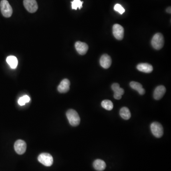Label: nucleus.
Instances as JSON below:
<instances>
[{"label": "nucleus", "instance_id": "obj_11", "mask_svg": "<svg viewBox=\"0 0 171 171\" xmlns=\"http://www.w3.org/2000/svg\"><path fill=\"white\" fill-rule=\"evenodd\" d=\"M70 81L67 79H64L61 81V83L58 87V90L59 92L61 93H67L70 88Z\"/></svg>", "mask_w": 171, "mask_h": 171}, {"label": "nucleus", "instance_id": "obj_21", "mask_svg": "<svg viewBox=\"0 0 171 171\" xmlns=\"http://www.w3.org/2000/svg\"><path fill=\"white\" fill-rule=\"evenodd\" d=\"M30 100V98L27 95H25L22 97H20L18 100V104L20 106H23L26 103H28Z\"/></svg>", "mask_w": 171, "mask_h": 171}, {"label": "nucleus", "instance_id": "obj_1", "mask_svg": "<svg viewBox=\"0 0 171 171\" xmlns=\"http://www.w3.org/2000/svg\"><path fill=\"white\" fill-rule=\"evenodd\" d=\"M66 116L71 126L76 127L80 124L81 118L78 113L74 109H69L66 113Z\"/></svg>", "mask_w": 171, "mask_h": 171}, {"label": "nucleus", "instance_id": "obj_12", "mask_svg": "<svg viewBox=\"0 0 171 171\" xmlns=\"http://www.w3.org/2000/svg\"><path fill=\"white\" fill-rule=\"evenodd\" d=\"M166 92V88L165 86L161 85L156 87L153 92V98L156 100L161 99Z\"/></svg>", "mask_w": 171, "mask_h": 171}, {"label": "nucleus", "instance_id": "obj_9", "mask_svg": "<svg viewBox=\"0 0 171 171\" xmlns=\"http://www.w3.org/2000/svg\"><path fill=\"white\" fill-rule=\"evenodd\" d=\"M75 47L77 52L81 55L86 54L88 51V46L87 44L80 41H77L75 43Z\"/></svg>", "mask_w": 171, "mask_h": 171}, {"label": "nucleus", "instance_id": "obj_16", "mask_svg": "<svg viewBox=\"0 0 171 171\" xmlns=\"http://www.w3.org/2000/svg\"><path fill=\"white\" fill-rule=\"evenodd\" d=\"M130 86L133 90H136L141 95H143L146 92L145 90L143 88L142 85L137 82L132 81L130 83Z\"/></svg>", "mask_w": 171, "mask_h": 171}, {"label": "nucleus", "instance_id": "obj_8", "mask_svg": "<svg viewBox=\"0 0 171 171\" xmlns=\"http://www.w3.org/2000/svg\"><path fill=\"white\" fill-rule=\"evenodd\" d=\"M14 147L17 153L19 155H22L25 152L26 150V143L23 140H17L15 143Z\"/></svg>", "mask_w": 171, "mask_h": 171}, {"label": "nucleus", "instance_id": "obj_17", "mask_svg": "<svg viewBox=\"0 0 171 171\" xmlns=\"http://www.w3.org/2000/svg\"><path fill=\"white\" fill-rule=\"evenodd\" d=\"M121 117L125 120H128L131 117V113L127 107H123L121 108L119 112Z\"/></svg>", "mask_w": 171, "mask_h": 171}, {"label": "nucleus", "instance_id": "obj_2", "mask_svg": "<svg viewBox=\"0 0 171 171\" xmlns=\"http://www.w3.org/2000/svg\"><path fill=\"white\" fill-rule=\"evenodd\" d=\"M153 47L156 50L161 49L164 45V38L161 33H156L153 37L151 41Z\"/></svg>", "mask_w": 171, "mask_h": 171}, {"label": "nucleus", "instance_id": "obj_3", "mask_svg": "<svg viewBox=\"0 0 171 171\" xmlns=\"http://www.w3.org/2000/svg\"><path fill=\"white\" fill-rule=\"evenodd\" d=\"M0 7L2 13L6 18H9L12 14V9L7 0H2L0 3Z\"/></svg>", "mask_w": 171, "mask_h": 171}, {"label": "nucleus", "instance_id": "obj_19", "mask_svg": "<svg viewBox=\"0 0 171 171\" xmlns=\"http://www.w3.org/2000/svg\"><path fill=\"white\" fill-rule=\"evenodd\" d=\"M101 106L103 108L107 110H111L113 108V104L109 100H104L101 102Z\"/></svg>", "mask_w": 171, "mask_h": 171}, {"label": "nucleus", "instance_id": "obj_14", "mask_svg": "<svg viewBox=\"0 0 171 171\" xmlns=\"http://www.w3.org/2000/svg\"><path fill=\"white\" fill-rule=\"evenodd\" d=\"M137 69L144 73H151L153 71V67L151 64L148 63H140L137 66Z\"/></svg>", "mask_w": 171, "mask_h": 171}, {"label": "nucleus", "instance_id": "obj_6", "mask_svg": "<svg viewBox=\"0 0 171 171\" xmlns=\"http://www.w3.org/2000/svg\"><path fill=\"white\" fill-rule=\"evenodd\" d=\"M23 5L25 9L31 13L36 12L38 8L37 2L36 0H24Z\"/></svg>", "mask_w": 171, "mask_h": 171}, {"label": "nucleus", "instance_id": "obj_13", "mask_svg": "<svg viewBox=\"0 0 171 171\" xmlns=\"http://www.w3.org/2000/svg\"><path fill=\"white\" fill-rule=\"evenodd\" d=\"M111 63L112 60L110 57L107 54H104L101 57L100 64L102 67L107 69L110 67Z\"/></svg>", "mask_w": 171, "mask_h": 171}, {"label": "nucleus", "instance_id": "obj_10", "mask_svg": "<svg viewBox=\"0 0 171 171\" xmlns=\"http://www.w3.org/2000/svg\"><path fill=\"white\" fill-rule=\"evenodd\" d=\"M111 88L114 92V98L116 100H120L122 96L124 94V90L120 87L118 83H114L112 85Z\"/></svg>", "mask_w": 171, "mask_h": 171}, {"label": "nucleus", "instance_id": "obj_18", "mask_svg": "<svg viewBox=\"0 0 171 171\" xmlns=\"http://www.w3.org/2000/svg\"><path fill=\"white\" fill-rule=\"evenodd\" d=\"M6 61L12 68H15L18 65V60L14 56H10L7 58Z\"/></svg>", "mask_w": 171, "mask_h": 171}, {"label": "nucleus", "instance_id": "obj_4", "mask_svg": "<svg viewBox=\"0 0 171 171\" xmlns=\"http://www.w3.org/2000/svg\"><path fill=\"white\" fill-rule=\"evenodd\" d=\"M39 162L46 166H51L53 163V158L52 156L49 153H41L38 157Z\"/></svg>", "mask_w": 171, "mask_h": 171}, {"label": "nucleus", "instance_id": "obj_15", "mask_svg": "<svg viewBox=\"0 0 171 171\" xmlns=\"http://www.w3.org/2000/svg\"><path fill=\"white\" fill-rule=\"evenodd\" d=\"M93 167L95 170L97 171H103L106 167V164L105 162L100 159H97L93 163Z\"/></svg>", "mask_w": 171, "mask_h": 171}, {"label": "nucleus", "instance_id": "obj_20", "mask_svg": "<svg viewBox=\"0 0 171 171\" xmlns=\"http://www.w3.org/2000/svg\"><path fill=\"white\" fill-rule=\"evenodd\" d=\"M83 2L81 1V0H73L72 2V9L74 10H77V8L81 9L82 8V5Z\"/></svg>", "mask_w": 171, "mask_h": 171}, {"label": "nucleus", "instance_id": "obj_22", "mask_svg": "<svg viewBox=\"0 0 171 171\" xmlns=\"http://www.w3.org/2000/svg\"><path fill=\"white\" fill-rule=\"evenodd\" d=\"M114 10L116 12H119L120 15H122L123 13L125 12V9L121 5L118 4V3L115 5V6H114Z\"/></svg>", "mask_w": 171, "mask_h": 171}, {"label": "nucleus", "instance_id": "obj_7", "mask_svg": "<svg viewBox=\"0 0 171 171\" xmlns=\"http://www.w3.org/2000/svg\"><path fill=\"white\" fill-rule=\"evenodd\" d=\"M113 34L116 39L122 40L124 35V29L120 25H114L113 26Z\"/></svg>", "mask_w": 171, "mask_h": 171}, {"label": "nucleus", "instance_id": "obj_23", "mask_svg": "<svg viewBox=\"0 0 171 171\" xmlns=\"http://www.w3.org/2000/svg\"><path fill=\"white\" fill-rule=\"evenodd\" d=\"M171 7H168V8H167L166 9V12H168V13H171Z\"/></svg>", "mask_w": 171, "mask_h": 171}, {"label": "nucleus", "instance_id": "obj_5", "mask_svg": "<svg viewBox=\"0 0 171 171\" xmlns=\"http://www.w3.org/2000/svg\"><path fill=\"white\" fill-rule=\"evenodd\" d=\"M153 135L156 138H160L163 134V128L161 124L157 122L152 123L150 126Z\"/></svg>", "mask_w": 171, "mask_h": 171}]
</instances>
